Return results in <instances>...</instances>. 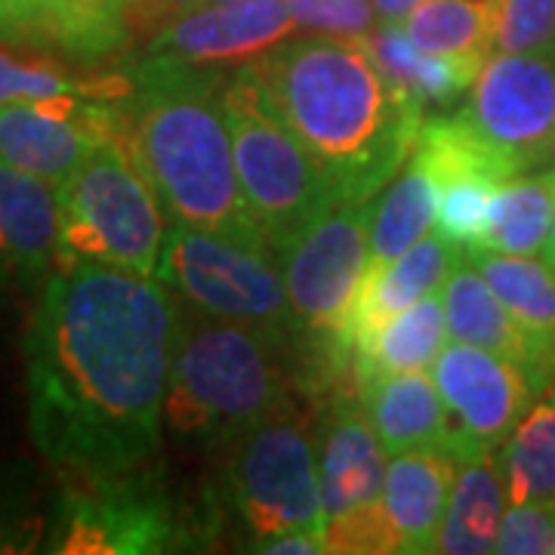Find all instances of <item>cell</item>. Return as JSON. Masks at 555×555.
Returning <instances> with one entry per match:
<instances>
[{
    "label": "cell",
    "instance_id": "30bf717a",
    "mask_svg": "<svg viewBox=\"0 0 555 555\" xmlns=\"http://www.w3.org/2000/svg\"><path fill=\"white\" fill-rule=\"evenodd\" d=\"M389 454L361 408V398L334 401L321 429L318 476L327 518V553H396L383 516Z\"/></svg>",
    "mask_w": 555,
    "mask_h": 555
},
{
    "label": "cell",
    "instance_id": "ba28073f",
    "mask_svg": "<svg viewBox=\"0 0 555 555\" xmlns=\"http://www.w3.org/2000/svg\"><path fill=\"white\" fill-rule=\"evenodd\" d=\"M155 278L201 315L294 337L302 331L272 247L173 222L160 244Z\"/></svg>",
    "mask_w": 555,
    "mask_h": 555
},
{
    "label": "cell",
    "instance_id": "3957f363",
    "mask_svg": "<svg viewBox=\"0 0 555 555\" xmlns=\"http://www.w3.org/2000/svg\"><path fill=\"white\" fill-rule=\"evenodd\" d=\"M124 145L152 182L167 222L269 247L244 198L217 65L152 53L130 75Z\"/></svg>",
    "mask_w": 555,
    "mask_h": 555
},
{
    "label": "cell",
    "instance_id": "7c38bea8",
    "mask_svg": "<svg viewBox=\"0 0 555 555\" xmlns=\"http://www.w3.org/2000/svg\"><path fill=\"white\" fill-rule=\"evenodd\" d=\"M429 374L448 414V451L456 460L496 454L540 392L521 364L469 343L444 346Z\"/></svg>",
    "mask_w": 555,
    "mask_h": 555
},
{
    "label": "cell",
    "instance_id": "836d02e7",
    "mask_svg": "<svg viewBox=\"0 0 555 555\" xmlns=\"http://www.w3.org/2000/svg\"><path fill=\"white\" fill-rule=\"evenodd\" d=\"M287 7L299 28L337 38H361L377 20L371 0H287Z\"/></svg>",
    "mask_w": 555,
    "mask_h": 555
},
{
    "label": "cell",
    "instance_id": "9c48e42d",
    "mask_svg": "<svg viewBox=\"0 0 555 555\" xmlns=\"http://www.w3.org/2000/svg\"><path fill=\"white\" fill-rule=\"evenodd\" d=\"M225 485L250 534V550L294 531L321 537L327 531L315 444L287 408L259 420L232 444Z\"/></svg>",
    "mask_w": 555,
    "mask_h": 555
},
{
    "label": "cell",
    "instance_id": "52a82bcc",
    "mask_svg": "<svg viewBox=\"0 0 555 555\" xmlns=\"http://www.w3.org/2000/svg\"><path fill=\"white\" fill-rule=\"evenodd\" d=\"M192 518L179 516L158 469L102 476H62L53 494L43 553L56 555H158L195 540Z\"/></svg>",
    "mask_w": 555,
    "mask_h": 555
},
{
    "label": "cell",
    "instance_id": "8fae6325",
    "mask_svg": "<svg viewBox=\"0 0 555 555\" xmlns=\"http://www.w3.org/2000/svg\"><path fill=\"white\" fill-rule=\"evenodd\" d=\"M278 266L302 331L318 337L339 334L371 269L367 204L327 210L278 250Z\"/></svg>",
    "mask_w": 555,
    "mask_h": 555
},
{
    "label": "cell",
    "instance_id": "44dd1931",
    "mask_svg": "<svg viewBox=\"0 0 555 555\" xmlns=\"http://www.w3.org/2000/svg\"><path fill=\"white\" fill-rule=\"evenodd\" d=\"M478 272L503 299L509 315L531 339L543 386L555 383V272L534 257H509L491 250H466Z\"/></svg>",
    "mask_w": 555,
    "mask_h": 555
},
{
    "label": "cell",
    "instance_id": "603a6c76",
    "mask_svg": "<svg viewBox=\"0 0 555 555\" xmlns=\"http://www.w3.org/2000/svg\"><path fill=\"white\" fill-rule=\"evenodd\" d=\"M506 509H509V494L496 454L460 460L448 509L441 518L436 553H494Z\"/></svg>",
    "mask_w": 555,
    "mask_h": 555
},
{
    "label": "cell",
    "instance_id": "277c9868",
    "mask_svg": "<svg viewBox=\"0 0 555 555\" xmlns=\"http://www.w3.org/2000/svg\"><path fill=\"white\" fill-rule=\"evenodd\" d=\"M294 334L207 318L179 327L164 423L182 444L232 448L259 420L287 408L284 349Z\"/></svg>",
    "mask_w": 555,
    "mask_h": 555
},
{
    "label": "cell",
    "instance_id": "e0dca14e",
    "mask_svg": "<svg viewBox=\"0 0 555 555\" xmlns=\"http://www.w3.org/2000/svg\"><path fill=\"white\" fill-rule=\"evenodd\" d=\"M456 466L460 460L448 448H420L389 456L383 485V516L396 553H436Z\"/></svg>",
    "mask_w": 555,
    "mask_h": 555
},
{
    "label": "cell",
    "instance_id": "2e32d148",
    "mask_svg": "<svg viewBox=\"0 0 555 555\" xmlns=\"http://www.w3.org/2000/svg\"><path fill=\"white\" fill-rule=\"evenodd\" d=\"M60 262V185L0 160V291L43 284Z\"/></svg>",
    "mask_w": 555,
    "mask_h": 555
},
{
    "label": "cell",
    "instance_id": "74e56055",
    "mask_svg": "<svg viewBox=\"0 0 555 555\" xmlns=\"http://www.w3.org/2000/svg\"><path fill=\"white\" fill-rule=\"evenodd\" d=\"M553 179H555V167H553ZM543 262L550 266L555 272V204H553V225H550V238H546V247H543Z\"/></svg>",
    "mask_w": 555,
    "mask_h": 555
},
{
    "label": "cell",
    "instance_id": "1f68e13d",
    "mask_svg": "<svg viewBox=\"0 0 555 555\" xmlns=\"http://www.w3.org/2000/svg\"><path fill=\"white\" fill-rule=\"evenodd\" d=\"M494 50L555 53V0H494Z\"/></svg>",
    "mask_w": 555,
    "mask_h": 555
},
{
    "label": "cell",
    "instance_id": "d6a6232c",
    "mask_svg": "<svg viewBox=\"0 0 555 555\" xmlns=\"http://www.w3.org/2000/svg\"><path fill=\"white\" fill-rule=\"evenodd\" d=\"M494 553L555 555V500L509 503Z\"/></svg>",
    "mask_w": 555,
    "mask_h": 555
},
{
    "label": "cell",
    "instance_id": "83f0119b",
    "mask_svg": "<svg viewBox=\"0 0 555 555\" xmlns=\"http://www.w3.org/2000/svg\"><path fill=\"white\" fill-rule=\"evenodd\" d=\"M401 28L423 53L488 62L494 50V0H423Z\"/></svg>",
    "mask_w": 555,
    "mask_h": 555
},
{
    "label": "cell",
    "instance_id": "cb8c5ba5",
    "mask_svg": "<svg viewBox=\"0 0 555 555\" xmlns=\"http://www.w3.org/2000/svg\"><path fill=\"white\" fill-rule=\"evenodd\" d=\"M364 50L374 56L379 72L389 78L398 93L426 108V105H448L466 87H473L481 65L478 60H454L416 50L401 25L379 22L367 35H361Z\"/></svg>",
    "mask_w": 555,
    "mask_h": 555
},
{
    "label": "cell",
    "instance_id": "7402d4cb",
    "mask_svg": "<svg viewBox=\"0 0 555 555\" xmlns=\"http://www.w3.org/2000/svg\"><path fill=\"white\" fill-rule=\"evenodd\" d=\"M448 321L441 291L420 299L411 309L383 321L371 334L352 343V374L358 386L383 374L433 371L436 358L448 346Z\"/></svg>",
    "mask_w": 555,
    "mask_h": 555
},
{
    "label": "cell",
    "instance_id": "5b68a950",
    "mask_svg": "<svg viewBox=\"0 0 555 555\" xmlns=\"http://www.w3.org/2000/svg\"><path fill=\"white\" fill-rule=\"evenodd\" d=\"M167 214L124 139L100 142L60 182V262H100L155 278Z\"/></svg>",
    "mask_w": 555,
    "mask_h": 555
},
{
    "label": "cell",
    "instance_id": "f35d334b",
    "mask_svg": "<svg viewBox=\"0 0 555 555\" xmlns=\"http://www.w3.org/2000/svg\"><path fill=\"white\" fill-rule=\"evenodd\" d=\"M553 158H555V149H553Z\"/></svg>",
    "mask_w": 555,
    "mask_h": 555
},
{
    "label": "cell",
    "instance_id": "8d00e7d4",
    "mask_svg": "<svg viewBox=\"0 0 555 555\" xmlns=\"http://www.w3.org/2000/svg\"><path fill=\"white\" fill-rule=\"evenodd\" d=\"M423 0H374V10H377L379 22H389V25H401L414 13V7H420Z\"/></svg>",
    "mask_w": 555,
    "mask_h": 555
},
{
    "label": "cell",
    "instance_id": "d6986e66",
    "mask_svg": "<svg viewBox=\"0 0 555 555\" xmlns=\"http://www.w3.org/2000/svg\"><path fill=\"white\" fill-rule=\"evenodd\" d=\"M441 302H444L451 343H469V346L509 358L537 379L540 389H546L540 379V364H537L531 339L525 337L516 318L509 315V309L496 297V291L488 284V278L478 272V266L466 250L441 287Z\"/></svg>",
    "mask_w": 555,
    "mask_h": 555
},
{
    "label": "cell",
    "instance_id": "d590c367",
    "mask_svg": "<svg viewBox=\"0 0 555 555\" xmlns=\"http://www.w3.org/2000/svg\"><path fill=\"white\" fill-rule=\"evenodd\" d=\"M254 553L269 555H318L327 553V540L321 534H309V531H294V534L272 537L254 546Z\"/></svg>",
    "mask_w": 555,
    "mask_h": 555
},
{
    "label": "cell",
    "instance_id": "e575fe53",
    "mask_svg": "<svg viewBox=\"0 0 555 555\" xmlns=\"http://www.w3.org/2000/svg\"><path fill=\"white\" fill-rule=\"evenodd\" d=\"M47 0H0V40L13 47H40Z\"/></svg>",
    "mask_w": 555,
    "mask_h": 555
},
{
    "label": "cell",
    "instance_id": "f1b7e54d",
    "mask_svg": "<svg viewBox=\"0 0 555 555\" xmlns=\"http://www.w3.org/2000/svg\"><path fill=\"white\" fill-rule=\"evenodd\" d=\"M13 43L0 40V105L38 100H124L130 93V75L105 78H72L60 62L47 56H28L10 50Z\"/></svg>",
    "mask_w": 555,
    "mask_h": 555
},
{
    "label": "cell",
    "instance_id": "9a60e30c",
    "mask_svg": "<svg viewBox=\"0 0 555 555\" xmlns=\"http://www.w3.org/2000/svg\"><path fill=\"white\" fill-rule=\"evenodd\" d=\"M297 22L287 0H235L185 13L152 40V53H167L198 65L259 60L291 38Z\"/></svg>",
    "mask_w": 555,
    "mask_h": 555
},
{
    "label": "cell",
    "instance_id": "5bb4252c",
    "mask_svg": "<svg viewBox=\"0 0 555 555\" xmlns=\"http://www.w3.org/2000/svg\"><path fill=\"white\" fill-rule=\"evenodd\" d=\"M124 100L7 102L0 105V160L60 185L100 142L124 139Z\"/></svg>",
    "mask_w": 555,
    "mask_h": 555
},
{
    "label": "cell",
    "instance_id": "f546056e",
    "mask_svg": "<svg viewBox=\"0 0 555 555\" xmlns=\"http://www.w3.org/2000/svg\"><path fill=\"white\" fill-rule=\"evenodd\" d=\"M53 496L31 463L13 460L0 466V555L38 553L50 534Z\"/></svg>",
    "mask_w": 555,
    "mask_h": 555
},
{
    "label": "cell",
    "instance_id": "484cf974",
    "mask_svg": "<svg viewBox=\"0 0 555 555\" xmlns=\"http://www.w3.org/2000/svg\"><path fill=\"white\" fill-rule=\"evenodd\" d=\"M555 179L553 170L537 177L506 179L500 182L491 204L488 229L473 250L509 254V257H537L543 254L550 225H553Z\"/></svg>",
    "mask_w": 555,
    "mask_h": 555
},
{
    "label": "cell",
    "instance_id": "4fadbf2b",
    "mask_svg": "<svg viewBox=\"0 0 555 555\" xmlns=\"http://www.w3.org/2000/svg\"><path fill=\"white\" fill-rule=\"evenodd\" d=\"M463 115L518 173L553 160L555 53L488 56Z\"/></svg>",
    "mask_w": 555,
    "mask_h": 555
},
{
    "label": "cell",
    "instance_id": "4316f807",
    "mask_svg": "<svg viewBox=\"0 0 555 555\" xmlns=\"http://www.w3.org/2000/svg\"><path fill=\"white\" fill-rule=\"evenodd\" d=\"M496 460L509 503L555 500V383L537 392Z\"/></svg>",
    "mask_w": 555,
    "mask_h": 555
},
{
    "label": "cell",
    "instance_id": "ac0fdd59",
    "mask_svg": "<svg viewBox=\"0 0 555 555\" xmlns=\"http://www.w3.org/2000/svg\"><path fill=\"white\" fill-rule=\"evenodd\" d=\"M460 257H463V247H456L454 241H448L438 229H433L429 235L411 244L404 254H398L379 269H371L361 284V294L349 312L346 327L337 334L339 343L349 349V356H352L356 339L371 334L374 327L398 312L411 309L420 299L438 294L454 272Z\"/></svg>",
    "mask_w": 555,
    "mask_h": 555
},
{
    "label": "cell",
    "instance_id": "7a4b0ae2",
    "mask_svg": "<svg viewBox=\"0 0 555 555\" xmlns=\"http://www.w3.org/2000/svg\"><path fill=\"white\" fill-rule=\"evenodd\" d=\"M250 68L339 204L374 198L414 158L423 108L389 83L361 38L281 40Z\"/></svg>",
    "mask_w": 555,
    "mask_h": 555
},
{
    "label": "cell",
    "instance_id": "ffe728a7",
    "mask_svg": "<svg viewBox=\"0 0 555 555\" xmlns=\"http://www.w3.org/2000/svg\"><path fill=\"white\" fill-rule=\"evenodd\" d=\"M358 389L361 408L389 456L420 448H448V414L429 371L383 374Z\"/></svg>",
    "mask_w": 555,
    "mask_h": 555
},
{
    "label": "cell",
    "instance_id": "8992f818",
    "mask_svg": "<svg viewBox=\"0 0 555 555\" xmlns=\"http://www.w3.org/2000/svg\"><path fill=\"white\" fill-rule=\"evenodd\" d=\"M222 102L244 198L278 257L281 247L334 210L339 201L312 155L269 105L250 65L229 78Z\"/></svg>",
    "mask_w": 555,
    "mask_h": 555
},
{
    "label": "cell",
    "instance_id": "6da1fadb",
    "mask_svg": "<svg viewBox=\"0 0 555 555\" xmlns=\"http://www.w3.org/2000/svg\"><path fill=\"white\" fill-rule=\"evenodd\" d=\"M179 327L158 278L100 262L47 275L25 331V389L35 448L60 476L152 460Z\"/></svg>",
    "mask_w": 555,
    "mask_h": 555
},
{
    "label": "cell",
    "instance_id": "4dcf8cb0",
    "mask_svg": "<svg viewBox=\"0 0 555 555\" xmlns=\"http://www.w3.org/2000/svg\"><path fill=\"white\" fill-rule=\"evenodd\" d=\"M496 185L500 182L476 173L438 179V232L463 250L478 247L491 219Z\"/></svg>",
    "mask_w": 555,
    "mask_h": 555
},
{
    "label": "cell",
    "instance_id": "d4e9b609",
    "mask_svg": "<svg viewBox=\"0 0 555 555\" xmlns=\"http://www.w3.org/2000/svg\"><path fill=\"white\" fill-rule=\"evenodd\" d=\"M436 222L438 182L423 160L411 158V167L392 179V185L374 204H367L371 269H379L398 254H404L411 244L429 235Z\"/></svg>",
    "mask_w": 555,
    "mask_h": 555
}]
</instances>
